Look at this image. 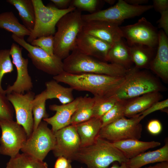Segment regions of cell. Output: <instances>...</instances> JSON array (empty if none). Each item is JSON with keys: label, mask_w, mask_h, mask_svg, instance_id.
Here are the masks:
<instances>
[{"label": "cell", "mask_w": 168, "mask_h": 168, "mask_svg": "<svg viewBox=\"0 0 168 168\" xmlns=\"http://www.w3.org/2000/svg\"><path fill=\"white\" fill-rule=\"evenodd\" d=\"M45 86L47 100L57 99L62 105H64L70 103L75 99L72 88L65 87L54 79L46 82Z\"/></svg>", "instance_id": "28"}, {"label": "cell", "mask_w": 168, "mask_h": 168, "mask_svg": "<svg viewBox=\"0 0 168 168\" xmlns=\"http://www.w3.org/2000/svg\"><path fill=\"white\" fill-rule=\"evenodd\" d=\"M128 159L133 158L151 148L160 146V142L152 141H142L137 139H128L113 142Z\"/></svg>", "instance_id": "21"}, {"label": "cell", "mask_w": 168, "mask_h": 168, "mask_svg": "<svg viewBox=\"0 0 168 168\" xmlns=\"http://www.w3.org/2000/svg\"><path fill=\"white\" fill-rule=\"evenodd\" d=\"M0 28L12 32V34L21 39L29 36L31 32L21 24L12 11L0 13Z\"/></svg>", "instance_id": "27"}, {"label": "cell", "mask_w": 168, "mask_h": 168, "mask_svg": "<svg viewBox=\"0 0 168 168\" xmlns=\"http://www.w3.org/2000/svg\"><path fill=\"white\" fill-rule=\"evenodd\" d=\"M125 77L94 73L72 74L63 71L53 78L58 83L68 85L73 90L89 92L94 96H110L115 94Z\"/></svg>", "instance_id": "1"}, {"label": "cell", "mask_w": 168, "mask_h": 168, "mask_svg": "<svg viewBox=\"0 0 168 168\" xmlns=\"http://www.w3.org/2000/svg\"><path fill=\"white\" fill-rule=\"evenodd\" d=\"M71 161L64 157H58L55 163L54 168H72Z\"/></svg>", "instance_id": "42"}, {"label": "cell", "mask_w": 168, "mask_h": 168, "mask_svg": "<svg viewBox=\"0 0 168 168\" xmlns=\"http://www.w3.org/2000/svg\"><path fill=\"white\" fill-rule=\"evenodd\" d=\"M168 107V99L161 101H158L152 104L148 108L139 114L143 119L148 114L156 111L163 110Z\"/></svg>", "instance_id": "38"}, {"label": "cell", "mask_w": 168, "mask_h": 168, "mask_svg": "<svg viewBox=\"0 0 168 168\" xmlns=\"http://www.w3.org/2000/svg\"><path fill=\"white\" fill-rule=\"evenodd\" d=\"M11 37L28 52V57L38 69L53 76L64 71L63 60L54 54L50 55L39 47L32 45L24 39L20 38L13 34Z\"/></svg>", "instance_id": "12"}, {"label": "cell", "mask_w": 168, "mask_h": 168, "mask_svg": "<svg viewBox=\"0 0 168 168\" xmlns=\"http://www.w3.org/2000/svg\"><path fill=\"white\" fill-rule=\"evenodd\" d=\"M161 16L157 21L159 28L162 29L165 34L168 35V10L161 13Z\"/></svg>", "instance_id": "40"}, {"label": "cell", "mask_w": 168, "mask_h": 168, "mask_svg": "<svg viewBox=\"0 0 168 168\" xmlns=\"http://www.w3.org/2000/svg\"><path fill=\"white\" fill-rule=\"evenodd\" d=\"M153 8L160 13L168 10V0H153Z\"/></svg>", "instance_id": "41"}, {"label": "cell", "mask_w": 168, "mask_h": 168, "mask_svg": "<svg viewBox=\"0 0 168 168\" xmlns=\"http://www.w3.org/2000/svg\"><path fill=\"white\" fill-rule=\"evenodd\" d=\"M128 160L113 142L98 137L91 144L81 147L75 159L88 168H107L114 162L121 164Z\"/></svg>", "instance_id": "4"}, {"label": "cell", "mask_w": 168, "mask_h": 168, "mask_svg": "<svg viewBox=\"0 0 168 168\" xmlns=\"http://www.w3.org/2000/svg\"><path fill=\"white\" fill-rule=\"evenodd\" d=\"M22 49L15 43H12L11 46L10 54L12 63L16 68L17 75L13 85H9L5 90L6 95L12 92L24 94L25 91H31L33 87L31 78L28 73V59L23 57Z\"/></svg>", "instance_id": "13"}, {"label": "cell", "mask_w": 168, "mask_h": 168, "mask_svg": "<svg viewBox=\"0 0 168 168\" xmlns=\"http://www.w3.org/2000/svg\"><path fill=\"white\" fill-rule=\"evenodd\" d=\"M132 61L138 69L149 68L156 54L157 48L142 45L129 46Z\"/></svg>", "instance_id": "25"}, {"label": "cell", "mask_w": 168, "mask_h": 168, "mask_svg": "<svg viewBox=\"0 0 168 168\" xmlns=\"http://www.w3.org/2000/svg\"><path fill=\"white\" fill-rule=\"evenodd\" d=\"M47 100L45 90L35 96L32 110L34 120L33 131L37 128L42 119L49 117L45 107Z\"/></svg>", "instance_id": "31"}, {"label": "cell", "mask_w": 168, "mask_h": 168, "mask_svg": "<svg viewBox=\"0 0 168 168\" xmlns=\"http://www.w3.org/2000/svg\"><path fill=\"white\" fill-rule=\"evenodd\" d=\"M104 1L110 5H112L115 2V0H105Z\"/></svg>", "instance_id": "47"}, {"label": "cell", "mask_w": 168, "mask_h": 168, "mask_svg": "<svg viewBox=\"0 0 168 168\" xmlns=\"http://www.w3.org/2000/svg\"><path fill=\"white\" fill-rule=\"evenodd\" d=\"M0 154L13 157L19 153L26 141V133L24 128L13 120L0 121Z\"/></svg>", "instance_id": "11"}, {"label": "cell", "mask_w": 168, "mask_h": 168, "mask_svg": "<svg viewBox=\"0 0 168 168\" xmlns=\"http://www.w3.org/2000/svg\"><path fill=\"white\" fill-rule=\"evenodd\" d=\"M14 110L5 91L0 90V121L13 120Z\"/></svg>", "instance_id": "35"}, {"label": "cell", "mask_w": 168, "mask_h": 168, "mask_svg": "<svg viewBox=\"0 0 168 168\" xmlns=\"http://www.w3.org/2000/svg\"><path fill=\"white\" fill-rule=\"evenodd\" d=\"M146 168H158L157 167V166L156 165L155 166H150L149 167H146Z\"/></svg>", "instance_id": "48"}, {"label": "cell", "mask_w": 168, "mask_h": 168, "mask_svg": "<svg viewBox=\"0 0 168 168\" xmlns=\"http://www.w3.org/2000/svg\"><path fill=\"white\" fill-rule=\"evenodd\" d=\"M13 71V67L11 58L10 49L0 50V90L4 91L2 86L1 82L3 76Z\"/></svg>", "instance_id": "34"}, {"label": "cell", "mask_w": 168, "mask_h": 168, "mask_svg": "<svg viewBox=\"0 0 168 168\" xmlns=\"http://www.w3.org/2000/svg\"><path fill=\"white\" fill-rule=\"evenodd\" d=\"M54 5L59 9H66L71 5V0H51Z\"/></svg>", "instance_id": "43"}, {"label": "cell", "mask_w": 168, "mask_h": 168, "mask_svg": "<svg viewBox=\"0 0 168 168\" xmlns=\"http://www.w3.org/2000/svg\"><path fill=\"white\" fill-rule=\"evenodd\" d=\"M18 12L23 25L30 32L33 30L35 21V13L32 0H7Z\"/></svg>", "instance_id": "26"}, {"label": "cell", "mask_w": 168, "mask_h": 168, "mask_svg": "<svg viewBox=\"0 0 168 168\" xmlns=\"http://www.w3.org/2000/svg\"><path fill=\"white\" fill-rule=\"evenodd\" d=\"M93 117L100 118L115 104L118 99L114 95L110 96H94Z\"/></svg>", "instance_id": "32"}, {"label": "cell", "mask_w": 168, "mask_h": 168, "mask_svg": "<svg viewBox=\"0 0 168 168\" xmlns=\"http://www.w3.org/2000/svg\"><path fill=\"white\" fill-rule=\"evenodd\" d=\"M147 128L150 133L156 135L159 134L161 132L162 126L159 121L157 119H153L148 123Z\"/></svg>", "instance_id": "39"}, {"label": "cell", "mask_w": 168, "mask_h": 168, "mask_svg": "<svg viewBox=\"0 0 168 168\" xmlns=\"http://www.w3.org/2000/svg\"><path fill=\"white\" fill-rule=\"evenodd\" d=\"M120 28L123 38L125 39L129 46L142 45L157 48L158 31L145 17H142L134 24L120 26Z\"/></svg>", "instance_id": "10"}, {"label": "cell", "mask_w": 168, "mask_h": 168, "mask_svg": "<svg viewBox=\"0 0 168 168\" xmlns=\"http://www.w3.org/2000/svg\"><path fill=\"white\" fill-rule=\"evenodd\" d=\"M127 100H119L114 105L100 118L101 128L124 117Z\"/></svg>", "instance_id": "33"}, {"label": "cell", "mask_w": 168, "mask_h": 168, "mask_svg": "<svg viewBox=\"0 0 168 168\" xmlns=\"http://www.w3.org/2000/svg\"><path fill=\"white\" fill-rule=\"evenodd\" d=\"M162 147L153 151L144 152L126 163L129 168H140L149 164L168 161V142Z\"/></svg>", "instance_id": "22"}, {"label": "cell", "mask_w": 168, "mask_h": 168, "mask_svg": "<svg viewBox=\"0 0 168 168\" xmlns=\"http://www.w3.org/2000/svg\"><path fill=\"white\" fill-rule=\"evenodd\" d=\"M30 44L39 47L50 55H54V35L40 37L33 40Z\"/></svg>", "instance_id": "36"}, {"label": "cell", "mask_w": 168, "mask_h": 168, "mask_svg": "<svg viewBox=\"0 0 168 168\" xmlns=\"http://www.w3.org/2000/svg\"><path fill=\"white\" fill-rule=\"evenodd\" d=\"M15 113L16 122L25 129L28 138L33 131V102L35 93L30 91L25 94L14 92L6 95Z\"/></svg>", "instance_id": "14"}, {"label": "cell", "mask_w": 168, "mask_h": 168, "mask_svg": "<svg viewBox=\"0 0 168 168\" xmlns=\"http://www.w3.org/2000/svg\"><path fill=\"white\" fill-rule=\"evenodd\" d=\"M55 147L52 150L54 156H63L71 161L81 147L79 137L75 125H70L56 131Z\"/></svg>", "instance_id": "15"}, {"label": "cell", "mask_w": 168, "mask_h": 168, "mask_svg": "<svg viewBox=\"0 0 168 168\" xmlns=\"http://www.w3.org/2000/svg\"><path fill=\"white\" fill-rule=\"evenodd\" d=\"M75 125L80 138L81 147L92 144L101 128L100 118L95 117Z\"/></svg>", "instance_id": "23"}, {"label": "cell", "mask_w": 168, "mask_h": 168, "mask_svg": "<svg viewBox=\"0 0 168 168\" xmlns=\"http://www.w3.org/2000/svg\"><path fill=\"white\" fill-rule=\"evenodd\" d=\"M94 104L93 97L80 96L77 108L71 119L70 125H76L93 117Z\"/></svg>", "instance_id": "29"}, {"label": "cell", "mask_w": 168, "mask_h": 168, "mask_svg": "<svg viewBox=\"0 0 168 168\" xmlns=\"http://www.w3.org/2000/svg\"><path fill=\"white\" fill-rule=\"evenodd\" d=\"M46 122L41 121L37 128L27 138L21 151L41 161L54 149L56 143L54 133Z\"/></svg>", "instance_id": "9"}, {"label": "cell", "mask_w": 168, "mask_h": 168, "mask_svg": "<svg viewBox=\"0 0 168 168\" xmlns=\"http://www.w3.org/2000/svg\"><path fill=\"white\" fill-rule=\"evenodd\" d=\"M63 62L64 71L72 74L89 73L124 77L129 69L85 54L76 46Z\"/></svg>", "instance_id": "2"}, {"label": "cell", "mask_w": 168, "mask_h": 168, "mask_svg": "<svg viewBox=\"0 0 168 168\" xmlns=\"http://www.w3.org/2000/svg\"><path fill=\"white\" fill-rule=\"evenodd\" d=\"M156 53L149 68L164 81L168 80V38L162 30L158 31Z\"/></svg>", "instance_id": "19"}, {"label": "cell", "mask_w": 168, "mask_h": 168, "mask_svg": "<svg viewBox=\"0 0 168 168\" xmlns=\"http://www.w3.org/2000/svg\"><path fill=\"white\" fill-rule=\"evenodd\" d=\"M100 2L98 0H73L71 5L81 11H85L92 13L97 11Z\"/></svg>", "instance_id": "37"}, {"label": "cell", "mask_w": 168, "mask_h": 168, "mask_svg": "<svg viewBox=\"0 0 168 168\" xmlns=\"http://www.w3.org/2000/svg\"><path fill=\"white\" fill-rule=\"evenodd\" d=\"M81 11L76 9L62 16L57 23L54 35V54L63 60L76 46L79 34L82 30L84 21Z\"/></svg>", "instance_id": "3"}, {"label": "cell", "mask_w": 168, "mask_h": 168, "mask_svg": "<svg viewBox=\"0 0 168 168\" xmlns=\"http://www.w3.org/2000/svg\"><path fill=\"white\" fill-rule=\"evenodd\" d=\"M82 31L111 46L123 38L119 25L102 21H84Z\"/></svg>", "instance_id": "16"}, {"label": "cell", "mask_w": 168, "mask_h": 168, "mask_svg": "<svg viewBox=\"0 0 168 168\" xmlns=\"http://www.w3.org/2000/svg\"><path fill=\"white\" fill-rule=\"evenodd\" d=\"M111 46L82 30L78 35L76 40V47L82 53L107 62L108 54Z\"/></svg>", "instance_id": "17"}, {"label": "cell", "mask_w": 168, "mask_h": 168, "mask_svg": "<svg viewBox=\"0 0 168 168\" xmlns=\"http://www.w3.org/2000/svg\"><path fill=\"white\" fill-rule=\"evenodd\" d=\"M162 97L159 92H153L127 100L124 117L131 118L141 113L155 103L160 101Z\"/></svg>", "instance_id": "20"}, {"label": "cell", "mask_w": 168, "mask_h": 168, "mask_svg": "<svg viewBox=\"0 0 168 168\" xmlns=\"http://www.w3.org/2000/svg\"><path fill=\"white\" fill-rule=\"evenodd\" d=\"M35 13L34 28L27 38L30 44L34 40L43 36L54 35L57 23L64 15L76 9L70 5L66 9H59L54 5L45 6L41 0H32Z\"/></svg>", "instance_id": "6"}, {"label": "cell", "mask_w": 168, "mask_h": 168, "mask_svg": "<svg viewBox=\"0 0 168 168\" xmlns=\"http://www.w3.org/2000/svg\"><path fill=\"white\" fill-rule=\"evenodd\" d=\"M153 8L152 5L136 6L129 4L123 0H119L113 6L92 13L82 15L84 22L102 21L119 26L125 20L138 16Z\"/></svg>", "instance_id": "7"}, {"label": "cell", "mask_w": 168, "mask_h": 168, "mask_svg": "<svg viewBox=\"0 0 168 168\" xmlns=\"http://www.w3.org/2000/svg\"><path fill=\"white\" fill-rule=\"evenodd\" d=\"M142 119L139 114L129 119L123 117L102 127L98 137L112 142L128 139L139 140L141 137Z\"/></svg>", "instance_id": "8"}, {"label": "cell", "mask_w": 168, "mask_h": 168, "mask_svg": "<svg viewBox=\"0 0 168 168\" xmlns=\"http://www.w3.org/2000/svg\"><path fill=\"white\" fill-rule=\"evenodd\" d=\"M80 96L69 103L62 105L53 104L49 106V109L56 112L53 116L43 119L52 127L51 130L55 133L58 130L70 124L71 118L75 111Z\"/></svg>", "instance_id": "18"}, {"label": "cell", "mask_w": 168, "mask_h": 168, "mask_svg": "<svg viewBox=\"0 0 168 168\" xmlns=\"http://www.w3.org/2000/svg\"><path fill=\"white\" fill-rule=\"evenodd\" d=\"M6 168H48V167L44 161L22 153L10 157Z\"/></svg>", "instance_id": "30"}, {"label": "cell", "mask_w": 168, "mask_h": 168, "mask_svg": "<svg viewBox=\"0 0 168 168\" xmlns=\"http://www.w3.org/2000/svg\"><path fill=\"white\" fill-rule=\"evenodd\" d=\"M156 166L158 168H168V161L161 162Z\"/></svg>", "instance_id": "45"}, {"label": "cell", "mask_w": 168, "mask_h": 168, "mask_svg": "<svg viewBox=\"0 0 168 168\" xmlns=\"http://www.w3.org/2000/svg\"><path fill=\"white\" fill-rule=\"evenodd\" d=\"M109 168H129L127 165L126 163H123L121 165L119 166L117 165H114L112 166Z\"/></svg>", "instance_id": "46"}, {"label": "cell", "mask_w": 168, "mask_h": 168, "mask_svg": "<svg viewBox=\"0 0 168 168\" xmlns=\"http://www.w3.org/2000/svg\"><path fill=\"white\" fill-rule=\"evenodd\" d=\"M81 168H82V167Z\"/></svg>", "instance_id": "49"}, {"label": "cell", "mask_w": 168, "mask_h": 168, "mask_svg": "<svg viewBox=\"0 0 168 168\" xmlns=\"http://www.w3.org/2000/svg\"><path fill=\"white\" fill-rule=\"evenodd\" d=\"M122 38L111 46L108 54L107 62L129 69L133 63L129 47Z\"/></svg>", "instance_id": "24"}, {"label": "cell", "mask_w": 168, "mask_h": 168, "mask_svg": "<svg viewBox=\"0 0 168 168\" xmlns=\"http://www.w3.org/2000/svg\"><path fill=\"white\" fill-rule=\"evenodd\" d=\"M138 69L135 67L129 69L124 82L114 95L118 99L128 100L162 90V86L156 78Z\"/></svg>", "instance_id": "5"}, {"label": "cell", "mask_w": 168, "mask_h": 168, "mask_svg": "<svg viewBox=\"0 0 168 168\" xmlns=\"http://www.w3.org/2000/svg\"><path fill=\"white\" fill-rule=\"evenodd\" d=\"M128 3L133 6H141L142 4L146 3L148 2V0H124Z\"/></svg>", "instance_id": "44"}]
</instances>
